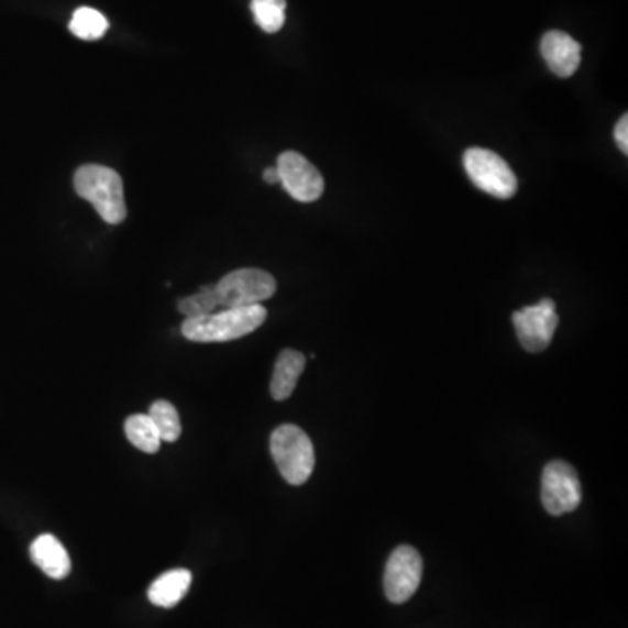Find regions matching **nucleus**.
Listing matches in <instances>:
<instances>
[{
	"label": "nucleus",
	"instance_id": "nucleus-4",
	"mask_svg": "<svg viewBox=\"0 0 628 628\" xmlns=\"http://www.w3.org/2000/svg\"><path fill=\"white\" fill-rule=\"evenodd\" d=\"M464 169L473 184L487 195L498 199L514 198L519 187L510 165L487 148L473 147L464 152Z\"/></svg>",
	"mask_w": 628,
	"mask_h": 628
},
{
	"label": "nucleus",
	"instance_id": "nucleus-10",
	"mask_svg": "<svg viewBox=\"0 0 628 628\" xmlns=\"http://www.w3.org/2000/svg\"><path fill=\"white\" fill-rule=\"evenodd\" d=\"M541 56L557 77L568 79L582 64V46L561 30L547 32L541 38Z\"/></svg>",
	"mask_w": 628,
	"mask_h": 628
},
{
	"label": "nucleus",
	"instance_id": "nucleus-15",
	"mask_svg": "<svg viewBox=\"0 0 628 628\" xmlns=\"http://www.w3.org/2000/svg\"><path fill=\"white\" fill-rule=\"evenodd\" d=\"M147 416L154 422V427H156L157 433H159L161 442H177L180 439V416H178L177 409L169 401H154Z\"/></svg>",
	"mask_w": 628,
	"mask_h": 628
},
{
	"label": "nucleus",
	"instance_id": "nucleus-14",
	"mask_svg": "<svg viewBox=\"0 0 628 628\" xmlns=\"http://www.w3.org/2000/svg\"><path fill=\"white\" fill-rule=\"evenodd\" d=\"M124 433H126V439L142 452L156 454L161 449L159 433L151 418L144 414L130 416L124 422Z\"/></svg>",
	"mask_w": 628,
	"mask_h": 628
},
{
	"label": "nucleus",
	"instance_id": "nucleus-16",
	"mask_svg": "<svg viewBox=\"0 0 628 628\" xmlns=\"http://www.w3.org/2000/svg\"><path fill=\"white\" fill-rule=\"evenodd\" d=\"M109 29L107 18L93 8H79L70 22V32L82 41H97Z\"/></svg>",
	"mask_w": 628,
	"mask_h": 628
},
{
	"label": "nucleus",
	"instance_id": "nucleus-9",
	"mask_svg": "<svg viewBox=\"0 0 628 628\" xmlns=\"http://www.w3.org/2000/svg\"><path fill=\"white\" fill-rule=\"evenodd\" d=\"M276 168H278L279 184L297 201L312 202L323 195L326 180L317 166L311 165L299 152L287 151L279 154Z\"/></svg>",
	"mask_w": 628,
	"mask_h": 628
},
{
	"label": "nucleus",
	"instance_id": "nucleus-17",
	"mask_svg": "<svg viewBox=\"0 0 628 628\" xmlns=\"http://www.w3.org/2000/svg\"><path fill=\"white\" fill-rule=\"evenodd\" d=\"M287 0H252L255 23L267 34H276L285 25Z\"/></svg>",
	"mask_w": 628,
	"mask_h": 628
},
{
	"label": "nucleus",
	"instance_id": "nucleus-19",
	"mask_svg": "<svg viewBox=\"0 0 628 628\" xmlns=\"http://www.w3.org/2000/svg\"><path fill=\"white\" fill-rule=\"evenodd\" d=\"M615 140H616V145H618V147H620V151L624 152V154H627V152H628V115L627 114L621 115L620 121H618V124H616Z\"/></svg>",
	"mask_w": 628,
	"mask_h": 628
},
{
	"label": "nucleus",
	"instance_id": "nucleus-12",
	"mask_svg": "<svg viewBox=\"0 0 628 628\" xmlns=\"http://www.w3.org/2000/svg\"><path fill=\"white\" fill-rule=\"evenodd\" d=\"M306 367V356L296 350H283L276 360L275 372L271 379V397L283 401L290 398L299 377Z\"/></svg>",
	"mask_w": 628,
	"mask_h": 628
},
{
	"label": "nucleus",
	"instance_id": "nucleus-18",
	"mask_svg": "<svg viewBox=\"0 0 628 628\" xmlns=\"http://www.w3.org/2000/svg\"><path fill=\"white\" fill-rule=\"evenodd\" d=\"M178 311L186 317L190 318L207 317L211 312H217L220 308L219 297H217L216 285H207L201 290L196 291L192 296L184 297L177 302Z\"/></svg>",
	"mask_w": 628,
	"mask_h": 628
},
{
	"label": "nucleus",
	"instance_id": "nucleus-11",
	"mask_svg": "<svg viewBox=\"0 0 628 628\" xmlns=\"http://www.w3.org/2000/svg\"><path fill=\"white\" fill-rule=\"evenodd\" d=\"M30 557L38 570L53 580L67 579L73 570L70 555L53 535L37 536L34 543L30 544Z\"/></svg>",
	"mask_w": 628,
	"mask_h": 628
},
{
	"label": "nucleus",
	"instance_id": "nucleus-5",
	"mask_svg": "<svg viewBox=\"0 0 628 628\" xmlns=\"http://www.w3.org/2000/svg\"><path fill=\"white\" fill-rule=\"evenodd\" d=\"M220 308H246L257 306L275 296L276 279L266 271L245 269L232 271L216 285Z\"/></svg>",
	"mask_w": 628,
	"mask_h": 628
},
{
	"label": "nucleus",
	"instance_id": "nucleus-8",
	"mask_svg": "<svg viewBox=\"0 0 628 628\" xmlns=\"http://www.w3.org/2000/svg\"><path fill=\"white\" fill-rule=\"evenodd\" d=\"M422 579V559L418 550L400 544L389 555L384 571V592L393 604H404L418 592Z\"/></svg>",
	"mask_w": 628,
	"mask_h": 628
},
{
	"label": "nucleus",
	"instance_id": "nucleus-2",
	"mask_svg": "<svg viewBox=\"0 0 628 628\" xmlns=\"http://www.w3.org/2000/svg\"><path fill=\"white\" fill-rule=\"evenodd\" d=\"M77 195L93 205L107 224L118 225L126 219V202L121 175L100 165H85L74 175Z\"/></svg>",
	"mask_w": 628,
	"mask_h": 628
},
{
	"label": "nucleus",
	"instance_id": "nucleus-3",
	"mask_svg": "<svg viewBox=\"0 0 628 628\" xmlns=\"http://www.w3.org/2000/svg\"><path fill=\"white\" fill-rule=\"evenodd\" d=\"M271 454L282 477L290 485H302L315 470V448L306 431L283 425L271 434Z\"/></svg>",
	"mask_w": 628,
	"mask_h": 628
},
{
	"label": "nucleus",
	"instance_id": "nucleus-13",
	"mask_svg": "<svg viewBox=\"0 0 628 628\" xmlns=\"http://www.w3.org/2000/svg\"><path fill=\"white\" fill-rule=\"evenodd\" d=\"M190 583H192L190 571H166L148 586V601L154 606L166 607V609L175 607L186 597Z\"/></svg>",
	"mask_w": 628,
	"mask_h": 628
},
{
	"label": "nucleus",
	"instance_id": "nucleus-6",
	"mask_svg": "<svg viewBox=\"0 0 628 628\" xmlns=\"http://www.w3.org/2000/svg\"><path fill=\"white\" fill-rule=\"evenodd\" d=\"M541 503L553 517L571 514L582 503L579 473L565 461H550L541 477Z\"/></svg>",
	"mask_w": 628,
	"mask_h": 628
},
{
	"label": "nucleus",
	"instance_id": "nucleus-1",
	"mask_svg": "<svg viewBox=\"0 0 628 628\" xmlns=\"http://www.w3.org/2000/svg\"><path fill=\"white\" fill-rule=\"evenodd\" d=\"M266 308L246 306V308L222 309L207 317L190 318L184 321V338L195 342H228L245 338L255 332L266 321Z\"/></svg>",
	"mask_w": 628,
	"mask_h": 628
},
{
	"label": "nucleus",
	"instance_id": "nucleus-20",
	"mask_svg": "<svg viewBox=\"0 0 628 628\" xmlns=\"http://www.w3.org/2000/svg\"><path fill=\"white\" fill-rule=\"evenodd\" d=\"M264 180H266L267 184H278V168H276V166H269V168L264 169Z\"/></svg>",
	"mask_w": 628,
	"mask_h": 628
},
{
	"label": "nucleus",
	"instance_id": "nucleus-7",
	"mask_svg": "<svg viewBox=\"0 0 628 628\" xmlns=\"http://www.w3.org/2000/svg\"><path fill=\"white\" fill-rule=\"evenodd\" d=\"M511 320L520 344L529 353H541L547 350L559 327L555 302L552 299H543L515 311Z\"/></svg>",
	"mask_w": 628,
	"mask_h": 628
}]
</instances>
